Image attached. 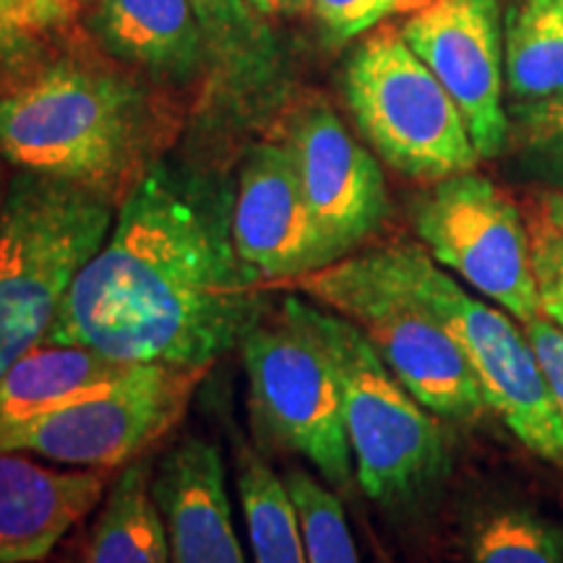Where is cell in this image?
<instances>
[{"mask_svg": "<svg viewBox=\"0 0 563 563\" xmlns=\"http://www.w3.org/2000/svg\"><path fill=\"white\" fill-rule=\"evenodd\" d=\"M266 292L235 249L230 188L157 162L70 282L45 342L129 365L209 368L269 313Z\"/></svg>", "mask_w": 563, "mask_h": 563, "instance_id": "cell-1", "label": "cell"}, {"mask_svg": "<svg viewBox=\"0 0 563 563\" xmlns=\"http://www.w3.org/2000/svg\"><path fill=\"white\" fill-rule=\"evenodd\" d=\"M146 95L110 70L55 63L0 89V157L104 196L133 178L150 150Z\"/></svg>", "mask_w": 563, "mask_h": 563, "instance_id": "cell-2", "label": "cell"}, {"mask_svg": "<svg viewBox=\"0 0 563 563\" xmlns=\"http://www.w3.org/2000/svg\"><path fill=\"white\" fill-rule=\"evenodd\" d=\"M112 220V199L95 188L13 175L0 211V376L47 340L70 282Z\"/></svg>", "mask_w": 563, "mask_h": 563, "instance_id": "cell-3", "label": "cell"}, {"mask_svg": "<svg viewBox=\"0 0 563 563\" xmlns=\"http://www.w3.org/2000/svg\"><path fill=\"white\" fill-rule=\"evenodd\" d=\"M285 285L355 323L433 415L475 420L488 410L462 347L394 269L389 245L344 256Z\"/></svg>", "mask_w": 563, "mask_h": 563, "instance_id": "cell-4", "label": "cell"}, {"mask_svg": "<svg viewBox=\"0 0 563 563\" xmlns=\"http://www.w3.org/2000/svg\"><path fill=\"white\" fill-rule=\"evenodd\" d=\"M300 311L332 355L355 477L384 506L410 504L449 467L433 412L412 397L355 323L300 300Z\"/></svg>", "mask_w": 563, "mask_h": 563, "instance_id": "cell-5", "label": "cell"}, {"mask_svg": "<svg viewBox=\"0 0 563 563\" xmlns=\"http://www.w3.org/2000/svg\"><path fill=\"white\" fill-rule=\"evenodd\" d=\"M253 431L264 446L306 460L323 483H350L352 462L342 415L340 378L327 344L300 311V298L282 300L241 347Z\"/></svg>", "mask_w": 563, "mask_h": 563, "instance_id": "cell-6", "label": "cell"}, {"mask_svg": "<svg viewBox=\"0 0 563 563\" xmlns=\"http://www.w3.org/2000/svg\"><path fill=\"white\" fill-rule=\"evenodd\" d=\"M344 100L386 165L415 180L470 173L481 159L460 108L399 26L365 34L344 68Z\"/></svg>", "mask_w": 563, "mask_h": 563, "instance_id": "cell-7", "label": "cell"}, {"mask_svg": "<svg viewBox=\"0 0 563 563\" xmlns=\"http://www.w3.org/2000/svg\"><path fill=\"white\" fill-rule=\"evenodd\" d=\"M389 256L407 287L462 347L488 410L532 454L563 462V418L527 332H519L509 313L464 290L420 245H389Z\"/></svg>", "mask_w": 563, "mask_h": 563, "instance_id": "cell-8", "label": "cell"}, {"mask_svg": "<svg viewBox=\"0 0 563 563\" xmlns=\"http://www.w3.org/2000/svg\"><path fill=\"white\" fill-rule=\"evenodd\" d=\"M203 373L207 368L133 365L108 389L0 435V452H24L79 470H115L178 426Z\"/></svg>", "mask_w": 563, "mask_h": 563, "instance_id": "cell-9", "label": "cell"}, {"mask_svg": "<svg viewBox=\"0 0 563 563\" xmlns=\"http://www.w3.org/2000/svg\"><path fill=\"white\" fill-rule=\"evenodd\" d=\"M415 228L435 264L522 323L543 316L530 235L517 203L477 173L443 178L415 207Z\"/></svg>", "mask_w": 563, "mask_h": 563, "instance_id": "cell-10", "label": "cell"}, {"mask_svg": "<svg viewBox=\"0 0 563 563\" xmlns=\"http://www.w3.org/2000/svg\"><path fill=\"white\" fill-rule=\"evenodd\" d=\"M399 32L460 108L481 159L498 157L511 136L504 110L501 0H431Z\"/></svg>", "mask_w": 563, "mask_h": 563, "instance_id": "cell-11", "label": "cell"}, {"mask_svg": "<svg viewBox=\"0 0 563 563\" xmlns=\"http://www.w3.org/2000/svg\"><path fill=\"white\" fill-rule=\"evenodd\" d=\"M285 146L323 241L340 262L382 228L389 211L382 167L323 102L295 112Z\"/></svg>", "mask_w": 563, "mask_h": 563, "instance_id": "cell-12", "label": "cell"}, {"mask_svg": "<svg viewBox=\"0 0 563 563\" xmlns=\"http://www.w3.org/2000/svg\"><path fill=\"white\" fill-rule=\"evenodd\" d=\"M232 238L269 290L336 262L285 144H258L245 154L232 191Z\"/></svg>", "mask_w": 563, "mask_h": 563, "instance_id": "cell-13", "label": "cell"}, {"mask_svg": "<svg viewBox=\"0 0 563 563\" xmlns=\"http://www.w3.org/2000/svg\"><path fill=\"white\" fill-rule=\"evenodd\" d=\"M112 470L51 467L0 452V563H37L102 501Z\"/></svg>", "mask_w": 563, "mask_h": 563, "instance_id": "cell-14", "label": "cell"}, {"mask_svg": "<svg viewBox=\"0 0 563 563\" xmlns=\"http://www.w3.org/2000/svg\"><path fill=\"white\" fill-rule=\"evenodd\" d=\"M152 488L167 527L170 563H249L217 446L199 435L178 441L154 464Z\"/></svg>", "mask_w": 563, "mask_h": 563, "instance_id": "cell-15", "label": "cell"}, {"mask_svg": "<svg viewBox=\"0 0 563 563\" xmlns=\"http://www.w3.org/2000/svg\"><path fill=\"white\" fill-rule=\"evenodd\" d=\"M131 371L87 347L42 342L0 376V435L108 389Z\"/></svg>", "mask_w": 563, "mask_h": 563, "instance_id": "cell-16", "label": "cell"}, {"mask_svg": "<svg viewBox=\"0 0 563 563\" xmlns=\"http://www.w3.org/2000/svg\"><path fill=\"white\" fill-rule=\"evenodd\" d=\"M95 26L112 55L154 76L183 79L199 66L191 0H97Z\"/></svg>", "mask_w": 563, "mask_h": 563, "instance_id": "cell-17", "label": "cell"}, {"mask_svg": "<svg viewBox=\"0 0 563 563\" xmlns=\"http://www.w3.org/2000/svg\"><path fill=\"white\" fill-rule=\"evenodd\" d=\"M152 481L154 464L144 456L112 477L79 563H170L167 527Z\"/></svg>", "mask_w": 563, "mask_h": 563, "instance_id": "cell-18", "label": "cell"}, {"mask_svg": "<svg viewBox=\"0 0 563 563\" xmlns=\"http://www.w3.org/2000/svg\"><path fill=\"white\" fill-rule=\"evenodd\" d=\"M238 498L253 563H308L298 506L279 477L251 449L238 452Z\"/></svg>", "mask_w": 563, "mask_h": 563, "instance_id": "cell-19", "label": "cell"}, {"mask_svg": "<svg viewBox=\"0 0 563 563\" xmlns=\"http://www.w3.org/2000/svg\"><path fill=\"white\" fill-rule=\"evenodd\" d=\"M506 84L514 102H538L563 91V9L525 0L506 13Z\"/></svg>", "mask_w": 563, "mask_h": 563, "instance_id": "cell-20", "label": "cell"}, {"mask_svg": "<svg viewBox=\"0 0 563 563\" xmlns=\"http://www.w3.org/2000/svg\"><path fill=\"white\" fill-rule=\"evenodd\" d=\"M464 555L467 563H563V527L522 506L483 511L467 527Z\"/></svg>", "mask_w": 563, "mask_h": 563, "instance_id": "cell-21", "label": "cell"}, {"mask_svg": "<svg viewBox=\"0 0 563 563\" xmlns=\"http://www.w3.org/2000/svg\"><path fill=\"white\" fill-rule=\"evenodd\" d=\"M285 483L298 506L308 563H363L334 490L300 467L287 470Z\"/></svg>", "mask_w": 563, "mask_h": 563, "instance_id": "cell-22", "label": "cell"}, {"mask_svg": "<svg viewBox=\"0 0 563 563\" xmlns=\"http://www.w3.org/2000/svg\"><path fill=\"white\" fill-rule=\"evenodd\" d=\"M519 162L530 175L563 191V91L514 104Z\"/></svg>", "mask_w": 563, "mask_h": 563, "instance_id": "cell-23", "label": "cell"}, {"mask_svg": "<svg viewBox=\"0 0 563 563\" xmlns=\"http://www.w3.org/2000/svg\"><path fill=\"white\" fill-rule=\"evenodd\" d=\"M431 0H313L319 26L332 42H350L376 30L386 19L426 9Z\"/></svg>", "mask_w": 563, "mask_h": 563, "instance_id": "cell-24", "label": "cell"}, {"mask_svg": "<svg viewBox=\"0 0 563 563\" xmlns=\"http://www.w3.org/2000/svg\"><path fill=\"white\" fill-rule=\"evenodd\" d=\"M530 256L540 311L563 332V232L553 230L545 220L532 224Z\"/></svg>", "mask_w": 563, "mask_h": 563, "instance_id": "cell-25", "label": "cell"}, {"mask_svg": "<svg viewBox=\"0 0 563 563\" xmlns=\"http://www.w3.org/2000/svg\"><path fill=\"white\" fill-rule=\"evenodd\" d=\"M527 336H530L534 355L543 365L548 386H551L555 407H559L563 418V332L551 319L538 316V319L527 321Z\"/></svg>", "mask_w": 563, "mask_h": 563, "instance_id": "cell-26", "label": "cell"}, {"mask_svg": "<svg viewBox=\"0 0 563 563\" xmlns=\"http://www.w3.org/2000/svg\"><path fill=\"white\" fill-rule=\"evenodd\" d=\"M68 16V0H0V34L40 30Z\"/></svg>", "mask_w": 563, "mask_h": 563, "instance_id": "cell-27", "label": "cell"}, {"mask_svg": "<svg viewBox=\"0 0 563 563\" xmlns=\"http://www.w3.org/2000/svg\"><path fill=\"white\" fill-rule=\"evenodd\" d=\"M249 3L266 16H290V13H300L313 0H249Z\"/></svg>", "mask_w": 563, "mask_h": 563, "instance_id": "cell-28", "label": "cell"}, {"mask_svg": "<svg viewBox=\"0 0 563 563\" xmlns=\"http://www.w3.org/2000/svg\"><path fill=\"white\" fill-rule=\"evenodd\" d=\"M543 220L553 230L563 232V191H551L543 196Z\"/></svg>", "mask_w": 563, "mask_h": 563, "instance_id": "cell-29", "label": "cell"}, {"mask_svg": "<svg viewBox=\"0 0 563 563\" xmlns=\"http://www.w3.org/2000/svg\"><path fill=\"white\" fill-rule=\"evenodd\" d=\"M5 191H9V186H5V180H3V173H0V211H3V201H5Z\"/></svg>", "mask_w": 563, "mask_h": 563, "instance_id": "cell-30", "label": "cell"}, {"mask_svg": "<svg viewBox=\"0 0 563 563\" xmlns=\"http://www.w3.org/2000/svg\"><path fill=\"white\" fill-rule=\"evenodd\" d=\"M530 3H540V5H561V9H563V0H530Z\"/></svg>", "mask_w": 563, "mask_h": 563, "instance_id": "cell-31", "label": "cell"}]
</instances>
